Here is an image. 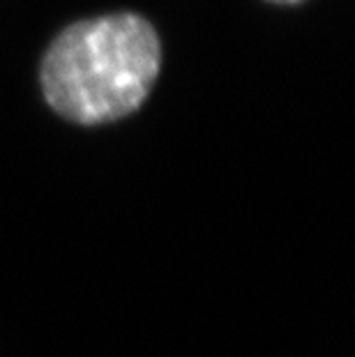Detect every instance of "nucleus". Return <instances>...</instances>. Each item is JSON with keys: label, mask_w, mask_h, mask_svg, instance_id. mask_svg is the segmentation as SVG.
Masks as SVG:
<instances>
[{"label": "nucleus", "mask_w": 355, "mask_h": 357, "mask_svg": "<svg viewBox=\"0 0 355 357\" xmlns=\"http://www.w3.org/2000/svg\"><path fill=\"white\" fill-rule=\"evenodd\" d=\"M162 40L137 12H113L70 24L40 63L42 97L79 127L118 123L137 113L162 72Z\"/></svg>", "instance_id": "f257e3e1"}, {"label": "nucleus", "mask_w": 355, "mask_h": 357, "mask_svg": "<svg viewBox=\"0 0 355 357\" xmlns=\"http://www.w3.org/2000/svg\"><path fill=\"white\" fill-rule=\"evenodd\" d=\"M268 3H275V5H298L302 0H268Z\"/></svg>", "instance_id": "f03ea898"}]
</instances>
